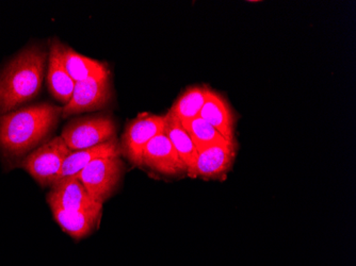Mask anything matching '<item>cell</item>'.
<instances>
[{
	"label": "cell",
	"instance_id": "3957f363",
	"mask_svg": "<svg viewBox=\"0 0 356 266\" xmlns=\"http://www.w3.org/2000/svg\"><path fill=\"white\" fill-rule=\"evenodd\" d=\"M117 126L109 114L99 113L72 119L61 138L71 151H83L115 139Z\"/></svg>",
	"mask_w": 356,
	"mask_h": 266
},
{
	"label": "cell",
	"instance_id": "ba28073f",
	"mask_svg": "<svg viewBox=\"0 0 356 266\" xmlns=\"http://www.w3.org/2000/svg\"><path fill=\"white\" fill-rule=\"evenodd\" d=\"M237 144L226 141L204 148L197 153L192 178L223 179L235 161Z\"/></svg>",
	"mask_w": 356,
	"mask_h": 266
},
{
	"label": "cell",
	"instance_id": "7a4b0ae2",
	"mask_svg": "<svg viewBox=\"0 0 356 266\" xmlns=\"http://www.w3.org/2000/svg\"><path fill=\"white\" fill-rule=\"evenodd\" d=\"M48 51L41 44H31L16 53L0 71V115L25 107L43 85Z\"/></svg>",
	"mask_w": 356,
	"mask_h": 266
},
{
	"label": "cell",
	"instance_id": "52a82bcc",
	"mask_svg": "<svg viewBox=\"0 0 356 266\" xmlns=\"http://www.w3.org/2000/svg\"><path fill=\"white\" fill-rule=\"evenodd\" d=\"M110 76L76 82L71 101L62 108V117L104 109L111 101Z\"/></svg>",
	"mask_w": 356,
	"mask_h": 266
},
{
	"label": "cell",
	"instance_id": "4fadbf2b",
	"mask_svg": "<svg viewBox=\"0 0 356 266\" xmlns=\"http://www.w3.org/2000/svg\"><path fill=\"white\" fill-rule=\"evenodd\" d=\"M56 222L60 227L74 239H83L95 231L101 223L103 206L88 211H65L57 207H51Z\"/></svg>",
	"mask_w": 356,
	"mask_h": 266
},
{
	"label": "cell",
	"instance_id": "5bb4252c",
	"mask_svg": "<svg viewBox=\"0 0 356 266\" xmlns=\"http://www.w3.org/2000/svg\"><path fill=\"white\" fill-rule=\"evenodd\" d=\"M117 156H122L121 148H120V143L117 138L110 140L106 143L94 146V147L74 151V153H70L64 161L61 171L58 176V180L77 175L85 169L88 164L99 158L117 157Z\"/></svg>",
	"mask_w": 356,
	"mask_h": 266
},
{
	"label": "cell",
	"instance_id": "2e32d148",
	"mask_svg": "<svg viewBox=\"0 0 356 266\" xmlns=\"http://www.w3.org/2000/svg\"><path fill=\"white\" fill-rule=\"evenodd\" d=\"M163 132L169 138L172 145L175 148L176 153L185 163L186 167H187V175L192 177L199 151L194 145L191 138L188 135V132L181 125V121L176 119L175 116L172 115L171 113L165 114Z\"/></svg>",
	"mask_w": 356,
	"mask_h": 266
},
{
	"label": "cell",
	"instance_id": "30bf717a",
	"mask_svg": "<svg viewBox=\"0 0 356 266\" xmlns=\"http://www.w3.org/2000/svg\"><path fill=\"white\" fill-rule=\"evenodd\" d=\"M142 166H147V169L165 176L187 174L185 163L163 131L153 138L144 148Z\"/></svg>",
	"mask_w": 356,
	"mask_h": 266
},
{
	"label": "cell",
	"instance_id": "8fae6325",
	"mask_svg": "<svg viewBox=\"0 0 356 266\" xmlns=\"http://www.w3.org/2000/svg\"><path fill=\"white\" fill-rule=\"evenodd\" d=\"M60 41L54 39L49 46L47 62V85L51 95L60 103L67 105L73 95L75 81L64 66L60 51Z\"/></svg>",
	"mask_w": 356,
	"mask_h": 266
},
{
	"label": "cell",
	"instance_id": "9a60e30c",
	"mask_svg": "<svg viewBox=\"0 0 356 266\" xmlns=\"http://www.w3.org/2000/svg\"><path fill=\"white\" fill-rule=\"evenodd\" d=\"M60 51L64 66L75 83L89 78L110 76L109 69L105 63L80 55L69 46L63 45L62 43L60 45Z\"/></svg>",
	"mask_w": 356,
	"mask_h": 266
},
{
	"label": "cell",
	"instance_id": "7c38bea8",
	"mask_svg": "<svg viewBox=\"0 0 356 266\" xmlns=\"http://www.w3.org/2000/svg\"><path fill=\"white\" fill-rule=\"evenodd\" d=\"M200 117L213 126L227 141H235L236 119L231 106L219 94L208 90L207 98L202 108Z\"/></svg>",
	"mask_w": 356,
	"mask_h": 266
},
{
	"label": "cell",
	"instance_id": "e0dca14e",
	"mask_svg": "<svg viewBox=\"0 0 356 266\" xmlns=\"http://www.w3.org/2000/svg\"><path fill=\"white\" fill-rule=\"evenodd\" d=\"M208 90L206 87H193L186 90L174 103L169 113L181 123L199 117L207 98Z\"/></svg>",
	"mask_w": 356,
	"mask_h": 266
},
{
	"label": "cell",
	"instance_id": "277c9868",
	"mask_svg": "<svg viewBox=\"0 0 356 266\" xmlns=\"http://www.w3.org/2000/svg\"><path fill=\"white\" fill-rule=\"evenodd\" d=\"M71 153L61 137L53 138L26 156L19 166L25 169L41 187L56 183L62 165Z\"/></svg>",
	"mask_w": 356,
	"mask_h": 266
},
{
	"label": "cell",
	"instance_id": "ac0fdd59",
	"mask_svg": "<svg viewBox=\"0 0 356 266\" xmlns=\"http://www.w3.org/2000/svg\"><path fill=\"white\" fill-rule=\"evenodd\" d=\"M181 125L184 126L186 131L188 132V135L191 138L197 151H202L204 148L209 147V146L215 145V144L223 143V142L227 141L220 135L219 132L213 126L204 121L200 116L191 119V121L183 122Z\"/></svg>",
	"mask_w": 356,
	"mask_h": 266
},
{
	"label": "cell",
	"instance_id": "5b68a950",
	"mask_svg": "<svg viewBox=\"0 0 356 266\" xmlns=\"http://www.w3.org/2000/svg\"><path fill=\"white\" fill-rule=\"evenodd\" d=\"M120 157L99 158L76 175L97 203H105L119 185L123 173Z\"/></svg>",
	"mask_w": 356,
	"mask_h": 266
},
{
	"label": "cell",
	"instance_id": "6da1fadb",
	"mask_svg": "<svg viewBox=\"0 0 356 266\" xmlns=\"http://www.w3.org/2000/svg\"><path fill=\"white\" fill-rule=\"evenodd\" d=\"M62 116V108L49 103H35L0 115V157L6 165L22 160L45 143Z\"/></svg>",
	"mask_w": 356,
	"mask_h": 266
},
{
	"label": "cell",
	"instance_id": "9c48e42d",
	"mask_svg": "<svg viewBox=\"0 0 356 266\" xmlns=\"http://www.w3.org/2000/svg\"><path fill=\"white\" fill-rule=\"evenodd\" d=\"M49 207H57L65 211H88L103 206L94 201L85 185L76 176L62 178L51 187L46 196Z\"/></svg>",
	"mask_w": 356,
	"mask_h": 266
},
{
	"label": "cell",
	"instance_id": "8992f818",
	"mask_svg": "<svg viewBox=\"0 0 356 266\" xmlns=\"http://www.w3.org/2000/svg\"><path fill=\"white\" fill-rule=\"evenodd\" d=\"M165 124V115L140 114L126 126L120 144L122 155L133 165L141 167L144 148L153 138L163 131Z\"/></svg>",
	"mask_w": 356,
	"mask_h": 266
}]
</instances>
